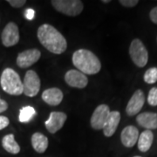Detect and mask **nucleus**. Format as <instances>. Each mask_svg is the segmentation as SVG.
<instances>
[{
    "label": "nucleus",
    "instance_id": "cd10ccee",
    "mask_svg": "<svg viewBox=\"0 0 157 157\" xmlns=\"http://www.w3.org/2000/svg\"><path fill=\"white\" fill-rule=\"evenodd\" d=\"M7 108H8V103L0 98V113L6 111Z\"/></svg>",
    "mask_w": 157,
    "mask_h": 157
},
{
    "label": "nucleus",
    "instance_id": "c85d7f7f",
    "mask_svg": "<svg viewBox=\"0 0 157 157\" xmlns=\"http://www.w3.org/2000/svg\"><path fill=\"white\" fill-rule=\"evenodd\" d=\"M102 3H105V4H108V3H110V0H102Z\"/></svg>",
    "mask_w": 157,
    "mask_h": 157
},
{
    "label": "nucleus",
    "instance_id": "dca6fc26",
    "mask_svg": "<svg viewBox=\"0 0 157 157\" xmlns=\"http://www.w3.org/2000/svg\"><path fill=\"white\" fill-rule=\"evenodd\" d=\"M120 121H121V113L119 111H111L103 128V133L106 137L113 136L117 129Z\"/></svg>",
    "mask_w": 157,
    "mask_h": 157
},
{
    "label": "nucleus",
    "instance_id": "4468645a",
    "mask_svg": "<svg viewBox=\"0 0 157 157\" xmlns=\"http://www.w3.org/2000/svg\"><path fill=\"white\" fill-rule=\"evenodd\" d=\"M63 93L57 87H52L45 90L42 94V100L49 106L55 107L61 103L63 100Z\"/></svg>",
    "mask_w": 157,
    "mask_h": 157
},
{
    "label": "nucleus",
    "instance_id": "a878e982",
    "mask_svg": "<svg viewBox=\"0 0 157 157\" xmlns=\"http://www.w3.org/2000/svg\"><path fill=\"white\" fill-rule=\"evenodd\" d=\"M149 17L152 22L155 23L157 25V6L153 8L150 12H149Z\"/></svg>",
    "mask_w": 157,
    "mask_h": 157
},
{
    "label": "nucleus",
    "instance_id": "9b49d317",
    "mask_svg": "<svg viewBox=\"0 0 157 157\" xmlns=\"http://www.w3.org/2000/svg\"><path fill=\"white\" fill-rule=\"evenodd\" d=\"M67 115L63 112H52L48 120L45 121V126L47 131L51 134H55L63 128L67 121Z\"/></svg>",
    "mask_w": 157,
    "mask_h": 157
},
{
    "label": "nucleus",
    "instance_id": "f3484780",
    "mask_svg": "<svg viewBox=\"0 0 157 157\" xmlns=\"http://www.w3.org/2000/svg\"><path fill=\"white\" fill-rule=\"evenodd\" d=\"M32 145L34 150L39 154H42L47 149L48 147V139L47 137L41 133H34L32 136Z\"/></svg>",
    "mask_w": 157,
    "mask_h": 157
},
{
    "label": "nucleus",
    "instance_id": "0eeeda50",
    "mask_svg": "<svg viewBox=\"0 0 157 157\" xmlns=\"http://www.w3.org/2000/svg\"><path fill=\"white\" fill-rule=\"evenodd\" d=\"M109 107L106 104H101L96 107L91 117V127L94 130H101L107 121L108 115L110 113Z\"/></svg>",
    "mask_w": 157,
    "mask_h": 157
},
{
    "label": "nucleus",
    "instance_id": "6e6552de",
    "mask_svg": "<svg viewBox=\"0 0 157 157\" xmlns=\"http://www.w3.org/2000/svg\"><path fill=\"white\" fill-rule=\"evenodd\" d=\"M2 43L6 47L17 45L19 41V31L17 25L13 22L8 23L1 35Z\"/></svg>",
    "mask_w": 157,
    "mask_h": 157
},
{
    "label": "nucleus",
    "instance_id": "bb28decb",
    "mask_svg": "<svg viewBox=\"0 0 157 157\" xmlns=\"http://www.w3.org/2000/svg\"><path fill=\"white\" fill-rule=\"evenodd\" d=\"M25 17L28 20H33L35 17V11L33 9H26L25 11Z\"/></svg>",
    "mask_w": 157,
    "mask_h": 157
},
{
    "label": "nucleus",
    "instance_id": "6ab92c4d",
    "mask_svg": "<svg viewBox=\"0 0 157 157\" xmlns=\"http://www.w3.org/2000/svg\"><path fill=\"white\" fill-rule=\"evenodd\" d=\"M2 147L6 152L11 155H17L20 152V147L15 140L14 135L12 134L4 136V138L2 139Z\"/></svg>",
    "mask_w": 157,
    "mask_h": 157
},
{
    "label": "nucleus",
    "instance_id": "7ed1b4c3",
    "mask_svg": "<svg viewBox=\"0 0 157 157\" xmlns=\"http://www.w3.org/2000/svg\"><path fill=\"white\" fill-rule=\"evenodd\" d=\"M2 89L11 95H21L23 94V82L19 75L13 69L6 68L0 77Z\"/></svg>",
    "mask_w": 157,
    "mask_h": 157
},
{
    "label": "nucleus",
    "instance_id": "a211bd4d",
    "mask_svg": "<svg viewBox=\"0 0 157 157\" xmlns=\"http://www.w3.org/2000/svg\"><path fill=\"white\" fill-rule=\"evenodd\" d=\"M154 140V134L151 130H145L143 131L138 138V148L140 152L148 151L151 147Z\"/></svg>",
    "mask_w": 157,
    "mask_h": 157
},
{
    "label": "nucleus",
    "instance_id": "412c9836",
    "mask_svg": "<svg viewBox=\"0 0 157 157\" xmlns=\"http://www.w3.org/2000/svg\"><path fill=\"white\" fill-rule=\"evenodd\" d=\"M144 81L147 84H155L157 81V67H151L147 69L144 73Z\"/></svg>",
    "mask_w": 157,
    "mask_h": 157
},
{
    "label": "nucleus",
    "instance_id": "f8f14e48",
    "mask_svg": "<svg viewBox=\"0 0 157 157\" xmlns=\"http://www.w3.org/2000/svg\"><path fill=\"white\" fill-rule=\"evenodd\" d=\"M65 81L70 86L79 89L85 88L88 84V78L86 76V74L73 69L69 70L65 74Z\"/></svg>",
    "mask_w": 157,
    "mask_h": 157
},
{
    "label": "nucleus",
    "instance_id": "5701e85b",
    "mask_svg": "<svg viewBox=\"0 0 157 157\" xmlns=\"http://www.w3.org/2000/svg\"><path fill=\"white\" fill-rule=\"evenodd\" d=\"M119 3L125 7L131 8V7H135V6H137L139 4V1L138 0H120Z\"/></svg>",
    "mask_w": 157,
    "mask_h": 157
},
{
    "label": "nucleus",
    "instance_id": "4be33fe9",
    "mask_svg": "<svg viewBox=\"0 0 157 157\" xmlns=\"http://www.w3.org/2000/svg\"><path fill=\"white\" fill-rule=\"evenodd\" d=\"M147 102L152 107L157 106V87H152L147 95Z\"/></svg>",
    "mask_w": 157,
    "mask_h": 157
},
{
    "label": "nucleus",
    "instance_id": "423d86ee",
    "mask_svg": "<svg viewBox=\"0 0 157 157\" xmlns=\"http://www.w3.org/2000/svg\"><path fill=\"white\" fill-rule=\"evenodd\" d=\"M40 89V78L33 70H29L23 80V94L28 97H34Z\"/></svg>",
    "mask_w": 157,
    "mask_h": 157
},
{
    "label": "nucleus",
    "instance_id": "f257e3e1",
    "mask_svg": "<svg viewBox=\"0 0 157 157\" xmlns=\"http://www.w3.org/2000/svg\"><path fill=\"white\" fill-rule=\"evenodd\" d=\"M37 36L41 45L54 54H61L67 48V39L55 27L49 24L40 25Z\"/></svg>",
    "mask_w": 157,
    "mask_h": 157
},
{
    "label": "nucleus",
    "instance_id": "b1692460",
    "mask_svg": "<svg viewBox=\"0 0 157 157\" xmlns=\"http://www.w3.org/2000/svg\"><path fill=\"white\" fill-rule=\"evenodd\" d=\"M7 3L14 8H20L26 3L25 0H7Z\"/></svg>",
    "mask_w": 157,
    "mask_h": 157
},
{
    "label": "nucleus",
    "instance_id": "aec40b11",
    "mask_svg": "<svg viewBox=\"0 0 157 157\" xmlns=\"http://www.w3.org/2000/svg\"><path fill=\"white\" fill-rule=\"evenodd\" d=\"M36 114H37V112L33 107H30V106L24 107L19 111L18 120L21 123H27L33 119Z\"/></svg>",
    "mask_w": 157,
    "mask_h": 157
},
{
    "label": "nucleus",
    "instance_id": "2eb2a0df",
    "mask_svg": "<svg viewBox=\"0 0 157 157\" xmlns=\"http://www.w3.org/2000/svg\"><path fill=\"white\" fill-rule=\"evenodd\" d=\"M136 122L147 130L157 129V113L152 112L141 113L137 115Z\"/></svg>",
    "mask_w": 157,
    "mask_h": 157
},
{
    "label": "nucleus",
    "instance_id": "39448f33",
    "mask_svg": "<svg viewBox=\"0 0 157 157\" xmlns=\"http://www.w3.org/2000/svg\"><path fill=\"white\" fill-rule=\"evenodd\" d=\"M52 5L59 12L74 17L79 15L83 11V3L79 0H53Z\"/></svg>",
    "mask_w": 157,
    "mask_h": 157
},
{
    "label": "nucleus",
    "instance_id": "f03ea898",
    "mask_svg": "<svg viewBox=\"0 0 157 157\" xmlns=\"http://www.w3.org/2000/svg\"><path fill=\"white\" fill-rule=\"evenodd\" d=\"M73 64L84 74H96L101 69V63L94 52L86 49H79L73 52Z\"/></svg>",
    "mask_w": 157,
    "mask_h": 157
},
{
    "label": "nucleus",
    "instance_id": "c756f323",
    "mask_svg": "<svg viewBox=\"0 0 157 157\" xmlns=\"http://www.w3.org/2000/svg\"><path fill=\"white\" fill-rule=\"evenodd\" d=\"M134 157H141V156H138V155H137V156H134Z\"/></svg>",
    "mask_w": 157,
    "mask_h": 157
},
{
    "label": "nucleus",
    "instance_id": "20e7f679",
    "mask_svg": "<svg viewBox=\"0 0 157 157\" xmlns=\"http://www.w3.org/2000/svg\"><path fill=\"white\" fill-rule=\"evenodd\" d=\"M129 55L136 67H144L148 61V52L142 41L135 39L129 46Z\"/></svg>",
    "mask_w": 157,
    "mask_h": 157
},
{
    "label": "nucleus",
    "instance_id": "9d476101",
    "mask_svg": "<svg viewBox=\"0 0 157 157\" xmlns=\"http://www.w3.org/2000/svg\"><path fill=\"white\" fill-rule=\"evenodd\" d=\"M40 56V51L36 48L24 51L17 55V65L21 68H27L39 61Z\"/></svg>",
    "mask_w": 157,
    "mask_h": 157
},
{
    "label": "nucleus",
    "instance_id": "ddd939ff",
    "mask_svg": "<svg viewBox=\"0 0 157 157\" xmlns=\"http://www.w3.org/2000/svg\"><path fill=\"white\" fill-rule=\"evenodd\" d=\"M139 138V130L135 126H127L121 131V140L123 146L126 147H133L138 141Z\"/></svg>",
    "mask_w": 157,
    "mask_h": 157
},
{
    "label": "nucleus",
    "instance_id": "393cba45",
    "mask_svg": "<svg viewBox=\"0 0 157 157\" xmlns=\"http://www.w3.org/2000/svg\"><path fill=\"white\" fill-rule=\"evenodd\" d=\"M9 123H10V121L6 116H0V130L8 127Z\"/></svg>",
    "mask_w": 157,
    "mask_h": 157
},
{
    "label": "nucleus",
    "instance_id": "1a4fd4ad",
    "mask_svg": "<svg viewBox=\"0 0 157 157\" xmlns=\"http://www.w3.org/2000/svg\"><path fill=\"white\" fill-rule=\"evenodd\" d=\"M145 103V95L143 91L136 90L135 94L130 98L126 107V113L129 116H134L138 114Z\"/></svg>",
    "mask_w": 157,
    "mask_h": 157
}]
</instances>
